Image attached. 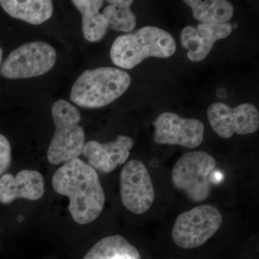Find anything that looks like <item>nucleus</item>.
<instances>
[{"label":"nucleus","instance_id":"21","mask_svg":"<svg viewBox=\"0 0 259 259\" xmlns=\"http://www.w3.org/2000/svg\"><path fill=\"white\" fill-rule=\"evenodd\" d=\"M22 217H23V216H20V217L18 218V221H20V222H22V221L23 220V218Z\"/></svg>","mask_w":259,"mask_h":259},{"label":"nucleus","instance_id":"14","mask_svg":"<svg viewBox=\"0 0 259 259\" xmlns=\"http://www.w3.org/2000/svg\"><path fill=\"white\" fill-rule=\"evenodd\" d=\"M2 8L12 18L32 25H40L51 18L54 12L50 0H1Z\"/></svg>","mask_w":259,"mask_h":259},{"label":"nucleus","instance_id":"10","mask_svg":"<svg viewBox=\"0 0 259 259\" xmlns=\"http://www.w3.org/2000/svg\"><path fill=\"white\" fill-rule=\"evenodd\" d=\"M153 126V140L157 144L194 148L203 141L204 125L197 119L184 118L173 112H163L154 121Z\"/></svg>","mask_w":259,"mask_h":259},{"label":"nucleus","instance_id":"9","mask_svg":"<svg viewBox=\"0 0 259 259\" xmlns=\"http://www.w3.org/2000/svg\"><path fill=\"white\" fill-rule=\"evenodd\" d=\"M207 117L213 131L223 139H230L235 134H254L259 127L258 109L250 103L231 107L215 102L209 107Z\"/></svg>","mask_w":259,"mask_h":259},{"label":"nucleus","instance_id":"6","mask_svg":"<svg viewBox=\"0 0 259 259\" xmlns=\"http://www.w3.org/2000/svg\"><path fill=\"white\" fill-rule=\"evenodd\" d=\"M222 223L219 209L209 204H202L177 217L171 231L172 238L184 249L197 248L217 233Z\"/></svg>","mask_w":259,"mask_h":259},{"label":"nucleus","instance_id":"19","mask_svg":"<svg viewBox=\"0 0 259 259\" xmlns=\"http://www.w3.org/2000/svg\"><path fill=\"white\" fill-rule=\"evenodd\" d=\"M12 161V150L9 141L0 134V177L9 168Z\"/></svg>","mask_w":259,"mask_h":259},{"label":"nucleus","instance_id":"2","mask_svg":"<svg viewBox=\"0 0 259 259\" xmlns=\"http://www.w3.org/2000/svg\"><path fill=\"white\" fill-rule=\"evenodd\" d=\"M177 44L166 30L146 26L115 39L110 50L113 64L124 69H132L149 57L168 58L175 54Z\"/></svg>","mask_w":259,"mask_h":259},{"label":"nucleus","instance_id":"17","mask_svg":"<svg viewBox=\"0 0 259 259\" xmlns=\"http://www.w3.org/2000/svg\"><path fill=\"white\" fill-rule=\"evenodd\" d=\"M184 3L190 7L194 18L202 23H228L234 14L233 5L226 0H186Z\"/></svg>","mask_w":259,"mask_h":259},{"label":"nucleus","instance_id":"13","mask_svg":"<svg viewBox=\"0 0 259 259\" xmlns=\"http://www.w3.org/2000/svg\"><path fill=\"white\" fill-rule=\"evenodd\" d=\"M45 192V182L40 172L22 170L15 176L6 174L0 177V202L10 204L17 199L37 200Z\"/></svg>","mask_w":259,"mask_h":259},{"label":"nucleus","instance_id":"11","mask_svg":"<svg viewBox=\"0 0 259 259\" xmlns=\"http://www.w3.org/2000/svg\"><path fill=\"white\" fill-rule=\"evenodd\" d=\"M133 146L134 141L131 138L118 136L115 141L107 144L89 141L85 144L82 153L95 171L109 174L125 163Z\"/></svg>","mask_w":259,"mask_h":259},{"label":"nucleus","instance_id":"16","mask_svg":"<svg viewBox=\"0 0 259 259\" xmlns=\"http://www.w3.org/2000/svg\"><path fill=\"white\" fill-rule=\"evenodd\" d=\"M83 259H141L139 250L120 235L105 237Z\"/></svg>","mask_w":259,"mask_h":259},{"label":"nucleus","instance_id":"18","mask_svg":"<svg viewBox=\"0 0 259 259\" xmlns=\"http://www.w3.org/2000/svg\"><path fill=\"white\" fill-rule=\"evenodd\" d=\"M108 5L102 12L107 28L119 32H128L134 30L136 18L131 9L134 1L112 0L107 1Z\"/></svg>","mask_w":259,"mask_h":259},{"label":"nucleus","instance_id":"8","mask_svg":"<svg viewBox=\"0 0 259 259\" xmlns=\"http://www.w3.org/2000/svg\"><path fill=\"white\" fill-rule=\"evenodd\" d=\"M120 194L122 204L136 214L151 208L155 190L147 168L137 159L127 161L120 173Z\"/></svg>","mask_w":259,"mask_h":259},{"label":"nucleus","instance_id":"5","mask_svg":"<svg viewBox=\"0 0 259 259\" xmlns=\"http://www.w3.org/2000/svg\"><path fill=\"white\" fill-rule=\"evenodd\" d=\"M216 164L215 159L204 151L185 153L172 170L174 185L193 202H203L210 194Z\"/></svg>","mask_w":259,"mask_h":259},{"label":"nucleus","instance_id":"1","mask_svg":"<svg viewBox=\"0 0 259 259\" xmlns=\"http://www.w3.org/2000/svg\"><path fill=\"white\" fill-rule=\"evenodd\" d=\"M53 188L69 199V210L80 225L93 223L101 214L105 194L98 174L79 158L66 162L54 174Z\"/></svg>","mask_w":259,"mask_h":259},{"label":"nucleus","instance_id":"12","mask_svg":"<svg viewBox=\"0 0 259 259\" xmlns=\"http://www.w3.org/2000/svg\"><path fill=\"white\" fill-rule=\"evenodd\" d=\"M231 24L201 23L197 27L187 26L181 32L182 47L188 50L187 58L199 62L209 55L218 40L231 35Z\"/></svg>","mask_w":259,"mask_h":259},{"label":"nucleus","instance_id":"20","mask_svg":"<svg viewBox=\"0 0 259 259\" xmlns=\"http://www.w3.org/2000/svg\"><path fill=\"white\" fill-rule=\"evenodd\" d=\"M2 60H3V49L0 47V64H1Z\"/></svg>","mask_w":259,"mask_h":259},{"label":"nucleus","instance_id":"7","mask_svg":"<svg viewBox=\"0 0 259 259\" xmlns=\"http://www.w3.org/2000/svg\"><path fill=\"white\" fill-rule=\"evenodd\" d=\"M56 58L55 49L50 44L28 42L10 53L0 66V74L10 79L42 76L54 67Z\"/></svg>","mask_w":259,"mask_h":259},{"label":"nucleus","instance_id":"4","mask_svg":"<svg viewBox=\"0 0 259 259\" xmlns=\"http://www.w3.org/2000/svg\"><path fill=\"white\" fill-rule=\"evenodd\" d=\"M51 115L56 130L48 149V161L57 165L78 158L85 145L79 110L70 102L59 100L53 105Z\"/></svg>","mask_w":259,"mask_h":259},{"label":"nucleus","instance_id":"15","mask_svg":"<svg viewBox=\"0 0 259 259\" xmlns=\"http://www.w3.org/2000/svg\"><path fill=\"white\" fill-rule=\"evenodd\" d=\"M71 3L81 15V29L83 37L90 42L101 40L107 31L105 19L100 13L103 1L100 0H73Z\"/></svg>","mask_w":259,"mask_h":259},{"label":"nucleus","instance_id":"3","mask_svg":"<svg viewBox=\"0 0 259 259\" xmlns=\"http://www.w3.org/2000/svg\"><path fill=\"white\" fill-rule=\"evenodd\" d=\"M131 82L130 75L117 68L86 70L73 85L70 99L84 108H100L122 96Z\"/></svg>","mask_w":259,"mask_h":259}]
</instances>
